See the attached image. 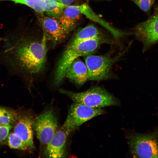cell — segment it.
<instances>
[{
    "label": "cell",
    "mask_w": 158,
    "mask_h": 158,
    "mask_svg": "<svg viewBox=\"0 0 158 158\" xmlns=\"http://www.w3.org/2000/svg\"><path fill=\"white\" fill-rule=\"evenodd\" d=\"M110 41L106 38L89 40L74 43H69L59 61L54 78L55 83L59 84L65 77L70 65L78 57L91 54L102 43Z\"/></svg>",
    "instance_id": "obj_1"
},
{
    "label": "cell",
    "mask_w": 158,
    "mask_h": 158,
    "mask_svg": "<svg viewBox=\"0 0 158 158\" xmlns=\"http://www.w3.org/2000/svg\"><path fill=\"white\" fill-rule=\"evenodd\" d=\"M46 41L43 37L42 42L26 43L17 49V60L21 66L28 72L38 73L43 68L46 58Z\"/></svg>",
    "instance_id": "obj_2"
},
{
    "label": "cell",
    "mask_w": 158,
    "mask_h": 158,
    "mask_svg": "<svg viewBox=\"0 0 158 158\" xmlns=\"http://www.w3.org/2000/svg\"><path fill=\"white\" fill-rule=\"evenodd\" d=\"M60 92L69 97L74 102L94 108H102L119 104L118 100L106 90L94 87L83 91L75 92L61 89Z\"/></svg>",
    "instance_id": "obj_3"
},
{
    "label": "cell",
    "mask_w": 158,
    "mask_h": 158,
    "mask_svg": "<svg viewBox=\"0 0 158 158\" xmlns=\"http://www.w3.org/2000/svg\"><path fill=\"white\" fill-rule=\"evenodd\" d=\"M130 152L135 158H158V128L147 134L134 133L127 137Z\"/></svg>",
    "instance_id": "obj_4"
},
{
    "label": "cell",
    "mask_w": 158,
    "mask_h": 158,
    "mask_svg": "<svg viewBox=\"0 0 158 158\" xmlns=\"http://www.w3.org/2000/svg\"><path fill=\"white\" fill-rule=\"evenodd\" d=\"M104 113V111L102 108H92L81 103L74 102L69 108L62 128L68 135L85 122Z\"/></svg>",
    "instance_id": "obj_5"
},
{
    "label": "cell",
    "mask_w": 158,
    "mask_h": 158,
    "mask_svg": "<svg viewBox=\"0 0 158 158\" xmlns=\"http://www.w3.org/2000/svg\"><path fill=\"white\" fill-rule=\"evenodd\" d=\"M134 31L136 38L143 44V52L158 41V5L152 16L137 25Z\"/></svg>",
    "instance_id": "obj_6"
},
{
    "label": "cell",
    "mask_w": 158,
    "mask_h": 158,
    "mask_svg": "<svg viewBox=\"0 0 158 158\" xmlns=\"http://www.w3.org/2000/svg\"><path fill=\"white\" fill-rule=\"evenodd\" d=\"M116 58L109 55H87L85 61L88 69L89 80L99 81L108 78Z\"/></svg>",
    "instance_id": "obj_7"
},
{
    "label": "cell",
    "mask_w": 158,
    "mask_h": 158,
    "mask_svg": "<svg viewBox=\"0 0 158 158\" xmlns=\"http://www.w3.org/2000/svg\"><path fill=\"white\" fill-rule=\"evenodd\" d=\"M57 118L50 111L44 112L36 118L33 128L41 144L47 145L57 131Z\"/></svg>",
    "instance_id": "obj_8"
},
{
    "label": "cell",
    "mask_w": 158,
    "mask_h": 158,
    "mask_svg": "<svg viewBox=\"0 0 158 158\" xmlns=\"http://www.w3.org/2000/svg\"><path fill=\"white\" fill-rule=\"evenodd\" d=\"M44 37L46 40L51 41L55 43L63 40L69 33L63 28L58 18L44 16L42 19Z\"/></svg>",
    "instance_id": "obj_9"
},
{
    "label": "cell",
    "mask_w": 158,
    "mask_h": 158,
    "mask_svg": "<svg viewBox=\"0 0 158 158\" xmlns=\"http://www.w3.org/2000/svg\"><path fill=\"white\" fill-rule=\"evenodd\" d=\"M34 122L31 116L25 115L19 118L14 127L15 134L26 144L29 150L34 149V147L32 130Z\"/></svg>",
    "instance_id": "obj_10"
},
{
    "label": "cell",
    "mask_w": 158,
    "mask_h": 158,
    "mask_svg": "<svg viewBox=\"0 0 158 158\" xmlns=\"http://www.w3.org/2000/svg\"><path fill=\"white\" fill-rule=\"evenodd\" d=\"M68 135L62 128L57 130L47 145L44 154L49 158H63L66 156V145Z\"/></svg>",
    "instance_id": "obj_11"
},
{
    "label": "cell",
    "mask_w": 158,
    "mask_h": 158,
    "mask_svg": "<svg viewBox=\"0 0 158 158\" xmlns=\"http://www.w3.org/2000/svg\"><path fill=\"white\" fill-rule=\"evenodd\" d=\"M78 6L82 15L104 27L111 33L116 40H118L122 37L129 34L111 26L95 13L87 4L83 3L78 5Z\"/></svg>",
    "instance_id": "obj_12"
},
{
    "label": "cell",
    "mask_w": 158,
    "mask_h": 158,
    "mask_svg": "<svg viewBox=\"0 0 158 158\" xmlns=\"http://www.w3.org/2000/svg\"><path fill=\"white\" fill-rule=\"evenodd\" d=\"M65 77L77 85H83L89 80L88 69L85 63L78 58L75 60L67 69Z\"/></svg>",
    "instance_id": "obj_13"
},
{
    "label": "cell",
    "mask_w": 158,
    "mask_h": 158,
    "mask_svg": "<svg viewBox=\"0 0 158 158\" xmlns=\"http://www.w3.org/2000/svg\"><path fill=\"white\" fill-rule=\"evenodd\" d=\"M82 15L78 5H70L64 8L58 19L63 28L69 33L75 27Z\"/></svg>",
    "instance_id": "obj_14"
},
{
    "label": "cell",
    "mask_w": 158,
    "mask_h": 158,
    "mask_svg": "<svg viewBox=\"0 0 158 158\" xmlns=\"http://www.w3.org/2000/svg\"><path fill=\"white\" fill-rule=\"evenodd\" d=\"M102 38H106L103 32L94 25L91 24L79 30L69 43H74L89 40Z\"/></svg>",
    "instance_id": "obj_15"
},
{
    "label": "cell",
    "mask_w": 158,
    "mask_h": 158,
    "mask_svg": "<svg viewBox=\"0 0 158 158\" xmlns=\"http://www.w3.org/2000/svg\"><path fill=\"white\" fill-rule=\"evenodd\" d=\"M57 0H44V13L48 16L59 19L61 16L64 8L67 6Z\"/></svg>",
    "instance_id": "obj_16"
},
{
    "label": "cell",
    "mask_w": 158,
    "mask_h": 158,
    "mask_svg": "<svg viewBox=\"0 0 158 158\" xmlns=\"http://www.w3.org/2000/svg\"><path fill=\"white\" fill-rule=\"evenodd\" d=\"M10 1L16 3L25 5L33 9L37 13L42 14L44 13V0H0V1Z\"/></svg>",
    "instance_id": "obj_17"
},
{
    "label": "cell",
    "mask_w": 158,
    "mask_h": 158,
    "mask_svg": "<svg viewBox=\"0 0 158 158\" xmlns=\"http://www.w3.org/2000/svg\"><path fill=\"white\" fill-rule=\"evenodd\" d=\"M8 146L11 148L22 150H27L29 148L14 133H10L7 138Z\"/></svg>",
    "instance_id": "obj_18"
},
{
    "label": "cell",
    "mask_w": 158,
    "mask_h": 158,
    "mask_svg": "<svg viewBox=\"0 0 158 158\" xmlns=\"http://www.w3.org/2000/svg\"><path fill=\"white\" fill-rule=\"evenodd\" d=\"M15 121L13 115L5 108L0 107V124H11Z\"/></svg>",
    "instance_id": "obj_19"
},
{
    "label": "cell",
    "mask_w": 158,
    "mask_h": 158,
    "mask_svg": "<svg viewBox=\"0 0 158 158\" xmlns=\"http://www.w3.org/2000/svg\"><path fill=\"white\" fill-rule=\"evenodd\" d=\"M142 10L145 13H149L155 0H130Z\"/></svg>",
    "instance_id": "obj_20"
},
{
    "label": "cell",
    "mask_w": 158,
    "mask_h": 158,
    "mask_svg": "<svg viewBox=\"0 0 158 158\" xmlns=\"http://www.w3.org/2000/svg\"><path fill=\"white\" fill-rule=\"evenodd\" d=\"M11 128V124H0V143H4L6 141Z\"/></svg>",
    "instance_id": "obj_21"
},
{
    "label": "cell",
    "mask_w": 158,
    "mask_h": 158,
    "mask_svg": "<svg viewBox=\"0 0 158 158\" xmlns=\"http://www.w3.org/2000/svg\"><path fill=\"white\" fill-rule=\"evenodd\" d=\"M60 3L66 6L71 5L75 0H57Z\"/></svg>",
    "instance_id": "obj_22"
},
{
    "label": "cell",
    "mask_w": 158,
    "mask_h": 158,
    "mask_svg": "<svg viewBox=\"0 0 158 158\" xmlns=\"http://www.w3.org/2000/svg\"></svg>",
    "instance_id": "obj_23"
}]
</instances>
